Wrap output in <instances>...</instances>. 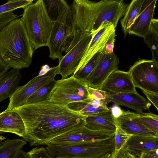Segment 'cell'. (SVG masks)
Masks as SVG:
<instances>
[{
    "label": "cell",
    "mask_w": 158,
    "mask_h": 158,
    "mask_svg": "<svg viewBox=\"0 0 158 158\" xmlns=\"http://www.w3.org/2000/svg\"><path fill=\"white\" fill-rule=\"evenodd\" d=\"M12 110L23 119L25 127L23 138L31 146L46 145L53 138L85 125V116L48 100Z\"/></svg>",
    "instance_id": "obj_1"
},
{
    "label": "cell",
    "mask_w": 158,
    "mask_h": 158,
    "mask_svg": "<svg viewBox=\"0 0 158 158\" xmlns=\"http://www.w3.org/2000/svg\"><path fill=\"white\" fill-rule=\"evenodd\" d=\"M34 51L21 18L12 20L0 30V56L10 68H28Z\"/></svg>",
    "instance_id": "obj_2"
},
{
    "label": "cell",
    "mask_w": 158,
    "mask_h": 158,
    "mask_svg": "<svg viewBox=\"0 0 158 158\" xmlns=\"http://www.w3.org/2000/svg\"><path fill=\"white\" fill-rule=\"evenodd\" d=\"M23 9L21 19L34 51L47 46L54 22L48 14L44 1L37 0Z\"/></svg>",
    "instance_id": "obj_3"
},
{
    "label": "cell",
    "mask_w": 158,
    "mask_h": 158,
    "mask_svg": "<svg viewBox=\"0 0 158 158\" xmlns=\"http://www.w3.org/2000/svg\"><path fill=\"white\" fill-rule=\"evenodd\" d=\"M73 30V15L71 6L67 3L60 10L54 22L47 46L49 56L60 61L66 54L71 44Z\"/></svg>",
    "instance_id": "obj_4"
},
{
    "label": "cell",
    "mask_w": 158,
    "mask_h": 158,
    "mask_svg": "<svg viewBox=\"0 0 158 158\" xmlns=\"http://www.w3.org/2000/svg\"><path fill=\"white\" fill-rule=\"evenodd\" d=\"M46 149L52 156L72 158H98L114 150V138L92 143L70 145L48 144Z\"/></svg>",
    "instance_id": "obj_5"
},
{
    "label": "cell",
    "mask_w": 158,
    "mask_h": 158,
    "mask_svg": "<svg viewBox=\"0 0 158 158\" xmlns=\"http://www.w3.org/2000/svg\"><path fill=\"white\" fill-rule=\"evenodd\" d=\"M85 82L73 75L56 81L51 92L48 101L51 102L67 106L74 102L88 98V93Z\"/></svg>",
    "instance_id": "obj_6"
},
{
    "label": "cell",
    "mask_w": 158,
    "mask_h": 158,
    "mask_svg": "<svg viewBox=\"0 0 158 158\" xmlns=\"http://www.w3.org/2000/svg\"><path fill=\"white\" fill-rule=\"evenodd\" d=\"M128 72L135 87L158 94V64L153 60H139Z\"/></svg>",
    "instance_id": "obj_7"
},
{
    "label": "cell",
    "mask_w": 158,
    "mask_h": 158,
    "mask_svg": "<svg viewBox=\"0 0 158 158\" xmlns=\"http://www.w3.org/2000/svg\"><path fill=\"white\" fill-rule=\"evenodd\" d=\"M115 133L93 130L83 126L53 138L48 144L65 145L95 143L112 138Z\"/></svg>",
    "instance_id": "obj_8"
},
{
    "label": "cell",
    "mask_w": 158,
    "mask_h": 158,
    "mask_svg": "<svg viewBox=\"0 0 158 158\" xmlns=\"http://www.w3.org/2000/svg\"><path fill=\"white\" fill-rule=\"evenodd\" d=\"M119 64V58L114 52L107 53L104 49L85 82L88 86L102 90L104 83L109 76L118 69Z\"/></svg>",
    "instance_id": "obj_9"
},
{
    "label": "cell",
    "mask_w": 158,
    "mask_h": 158,
    "mask_svg": "<svg viewBox=\"0 0 158 158\" xmlns=\"http://www.w3.org/2000/svg\"><path fill=\"white\" fill-rule=\"evenodd\" d=\"M97 32L86 33L83 35L76 44L59 61L57 66V74L65 79L73 75L94 35Z\"/></svg>",
    "instance_id": "obj_10"
},
{
    "label": "cell",
    "mask_w": 158,
    "mask_h": 158,
    "mask_svg": "<svg viewBox=\"0 0 158 158\" xmlns=\"http://www.w3.org/2000/svg\"><path fill=\"white\" fill-rule=\"evenodd\" d=\"M127 5L123 0H103L96 2L97 17L91 32H97L102 23H110L116 28Z\"/></svg>",
    "instance_id": "obj_11"
},
{
    "label": "cell",
    "mask_w": 158,
    "mask_h": 158,
    "mask_svg": "<svg viewBox=\"0 0 158 158\" xmlns=\"http://www.w3.org/2000/svg\"><path fill=\"white\" fill-rule=\"evenodd\" d=\"M57 66L52 67L44 75L35 76L23 85L19 86L10 98L8 106L6 109L11 110L26 104L28 98L40 87L47 82L55 79L57 75Z\"/></svg>",
    "instance_id": "obj_12"
},
{
    "label": "cell",
    "mask_w": 158,
    "mask_h": 158,
    "mask_svg": "<svg viewBox=\"0 0 158 158\" xmlns=\"http://www.w3.org/2000/svg\"><path fill=\"white\" fill-rule=\"evenodd\" d=\"M116 28L110 23H102L87 47L75 73L83 68L96 53L103 50L113 36L116 35Z\"/></svg>",
    "instance_id": "obj_13"
},
{
    "label": "cell",
    "mask_w": 158,
    "mask_h": 158,
    "mask_svg": "<svg viewBox=\"0 0 158 158\" xmlns=\"http://www.w3.org/2000/svg\"><path fill=\"white\" fill-rule=\"evenodd\" d=\"M115 124L124 133L132 135L158 136L147 127L138 118V114L123 110L121 115L114 119Z\"/></svg>",
    "instance_id": "obj_14"
},
{
    "label": "cell",
    "mask_w": 158,
    "mask_h": 158,
    "mask_svg": "<svg viewBox=\"0 0 158 158\" xmlns=\"http://www.w3.org/2000/svg\"><path fill=\"white\" fill-rule=\"evenodd\" d=\"M156 2V0H143L139 14L128 33L144 37L149 30Z\"/></svg>",
    "instance_id": "obj_15"
},
{
    "label": "cell",
    "mask_w": 158,
    "mask_h": 158,
    "mask_svg": "<svg viewBox=\"0 0 158 158\" xmlns=\"http://www.w3.org/2000/svg\"><path fill=\"white\" fill-rule=\"evenodd\" d=\"M107 98L110 102L131 108L139 114L149 109L151 106L149 102L136 91L122 93H112L107 91Z\"/></svg>",
    "instance_id": "obj_16"
},
{
    "label": "cell",
    "mask_w": 158,
    "mask_h": 158,
    "mask_svg": "<svg viewBox=\"0 0 158 158\" xmlns=\"http://www.w3.org/2000/svg\"><path fill=\"white\" fill-rule=\"evenodd\" d=\"M102 90L112 93L136 91L128 72L118 69L109 76L104 83Z\"/></svg>",
    "instance_id": "obj_17"
},
{
    "label": "cell",
    "mask_w": 158,
    "mask_h": 158,
    "mask_svg": "<svg viewBox=\"0 0 158 158\" xmlns=\"http://www.w3.org/2000/svg\"><path fill=\"white\" fill-rule=\"evenodd\" d=\"M0 132L14 133L23 138L25 127L20 116L12 110H6L0 113Z\"/></svg>",
    "instance_id": "obj_18"
},
{
    "label": "cell",
    "mask_w": 158,
    "mask_h": 158,
    "mask_svg": "<svg viewBox=\"0 0 158 158\" xmlns=\"http://www.w3.org/2000/svg\"><path fill=\"white\" fill-rule=\"evenodd\" d=\"M123 148L139 157L142 152L158 149V136L132 135Z\"/></svg>",
    "instance_id": "obj_19"
},
{
    "label": "cell",
    "mask_w": 158,
    "mask_h": 158,
    "mask_svg": "<svg viewBox=\"0 0 158 158\" xmlns=\"http://www.w3.org/2000/svg\"><path fill=\"white\" fill-rule=\"evenodd\" d=\"M85 126L95 131L115 132L114 118L110 111L85 116Z\"/></svg>",
    "instance_id": "obj_20"
},
{
    "label": "cell",
    "mask_w": 158,
    "mask_h": 158,
    "mask_svg": "<svg viewBox=\"0 0 158 158\" xmlns=\"http://www.w3.org/2000/svg\"><path fill=\"white\" fill-rule=\"evenodd\" d=\"M21 77L19 70L15 69L0 77V102L13 94L19 87Z\"/></svg>",
    "instance_id": "obj_21"
},
{
    "label": "cell",
    "mask_w": 158,
    "mask_h": 158,
    "mask_svg": "<svg viewBox=\"0 0 158 158\" xmlns=\"http://www.w3.org/2000/svg\"><path fill=\"white\" fill-rule=\"evenodd\" d=\"M143 0H133L127 5L123 18L120 20L124 35H126L129 29L138 16Z\"/></svg>",
    "instance_id": "obj_22"
},
{
    "label": "cell",
    "mask_w": 158,
    "mask_h": 158,
    "mask_svg": "<svg viewBox=\"0 0 158 158\" xmlns=\"http://www.w3.org/2000/svg\"><path fill=\"white\" fill-rule=\"evenodd\" d=\"M26 143L25 141L22 139L0 140V158H16Z\"/></svg>",
    "instance_id": "obj_23"
},
{
    "label": "cell",
    "mask_w": 158,
    "mask_h": 158,
    "mask_svg": "<svg viewBox=\"0 0 158 158\" xmlns=\"http://www.w3.org/2000/svg\"><path fill=\"white\" fill-rule=\"evenodd\" d=\"M143 38L151 51L152 60L158 64V19H153L149 30Z\"/></svg>",
    "instance_id": "obj_24"
},
{
    "label": "cell",
    "mask_w": 158,
    "mask_h": 158,
    "mask_svg": "<svg viewBox=\"0 0 158 158\" xmlns=\"http://www.w3.org/2000/svg\"><path fill=\"white\" fill-rule=\"evenodd\" d=\"M69 108L78 112L84 116L91 115L110 111L108 107L96 108L90 103L89 99L74 102L67 106Z\"/></svg>",
    "instance_id": "obj_25"
},
{
    "label": "cell",
    "mask_w": 158,
    "mask_h": 158,
    "mask_svg": "<svg viewBox=\"0 0 158 158\" xmlns=\"http://www.w3.org/2000/svg\"><path fill=\"white\" fill-rule=\"evenodd\" d=\"M56 81L53 79L44 84L28 98L26 104L34 103L48 100L49 95Z\"/></svg>",
    "instance_id": "obj_26"
},
{
    "label": "cell",
    "mask_w": 158,
    "mask_h": 158,
    "mask_svg": "<svg viewBox=\"0 0 158 158\" xmlns=\"http://www.w3.org/2000/svg\"><path fill=\"white\" fill-rule=\"evenodd\" d=\"M103 50L96 53L83 68L76 71L72 75L76 78L85 82L86 79L94 67Z\"/></svg>",
    "instance_id": "obj_27"
},
{
    "label": "cell",
    "mask_w": 158,
    "mask_h": 158,
    "mask_svg": "<svg viewBox=\"0 0 158 158\" xmlns=\"http://www.w3.org/2000/svg\"><path fill=\"white\" fill-rule=\"evenodd\" d=\"M43 1L48 14L53 22L60 10L67 3L64 0Z\"/></svg>",
    "instance_id": "obj_28"
},
{
    "label": "cell",
    "mask_w": 158,
    "mask_h": 158,
    "mask_svg": "<svg viewBox=\"0 0 158 158\" xmlns=\"http://www.w3.org/2000/svg\"><path fill=\"white\" fill-rule=\"evenodd\" d=\"M138 118L143 124L153 132L158 134V116L153 113L142 112Z\"/></svg>",
    "instance_id": "obj_29"
},
{
    "label": "cell",
    "mask_w": 158,
    "mask_h": 158,
    "mask_svg": "<svg viewBox=\"0 0 158 158\" xmlns=\"http://www.w3.org/2000/svg\"><path fill=\"white\" fill-rule=\"evenodd\" d=\"M19 17L13 11L0 14V31L4 26ZM10 68L3 62L0 56V77L7 72Z\"/></svg>",
    "instance_id": "obj_30"
},
{
    "label": "cell",
    "mask_w": 158,
    "mask_h": 158,
    "mask_svg": "<svg viewBox=\"0 0 158 158\" xmlns=\"http://www.w3.org/2000/svg\"><path fill=\"white\" fill-rule=\"evenodd\" d=\"M33 0H9L0 6V14L9 11H11L19 8H24L32 3Z\"/></svg>",
    "instance_id": "obj_31"
},
{
    "label": "cell",
    "mask_w": 158,
    "mask_h": 158,
    "mask_svg": "<svg viewBox=\"0 0 158 158\" xmlns=\"http://www.w3.org/2000/svg\"><path fill=\"white\" fill-rule=\"evenodd\" d=\"M132 135L124 133L117 128L114 135L115 146L114 151H118L123 148Z\"/></svg>",
    "instance_id": "obj_32"
},
{
    "label": "cell",
    "mask_w": 158,
    "mask_h": 158,
    "mask_svg": "<svg viewBox=\"0 0 158 158\" xmlns=\"http://www.w3.org/2000/svg\"><path fill=\"white\" fill-rule=\"evenodd\" d=\"M26 153L29 158H54L48 153L44 147L34 148Z\"/></svg>",
    "instance_id": "obj_33"
},
{
    "label": "cell",
    "mask_w": 158,
    "mask_h": 158,
    "mask_svg": "<svg viewBox=\"0 0 158 158\" xmlns=\"http://www.w3.org/2000/svg\"><path fill=\"white\" fill-rule=\"evenodd\" d=\"M86 88L88 93V98L104 100L107 98V91L92 88L87 85Z\"/></svg>",
    "instance_id": "obj_34"
},
{
    "label": "cell",
    "mask_w": 158,
    "mask_h": 158,
    "mask_svg": "<svg viewBox=\"0 0 158 158\" xmlns=\"http://www.w3.org/2000/svg\"><path fill=\"white\" fill-rule=\"evenodd\" d=\"M110 158H139L127 150L122 148L118 151H113Z\"/></svg>",
    "instance_id": "obj_35"
},
{
    "label": "cell",
    "mask_w": 158,
    "mask_h": 158,
    "mask_svg": "<svg viewBox=\"0 0 158 158\" xmlns=\"http://www.w3.org/2000/svg\"><path fill=\"white\" fill-rule=\"evenodd\" d=\"M143 92L145 95L148 100L152 103L158 110V94L149 92L144 90H142Z\"/></svg>",
    "instance_id": "obj_36"
},
{
    "label": "cell",
    "mask_w": 158,
    "mask_h": 158,
    "mask_svg": "<svg viewBox=\"0 0 158 158\" xmlns=\"http://www.w3.org/2000/svg\"><path fill=\"white\" fill-rule=\"evenodd\" d=\"M158 149L151 150L142 152L139 158H158Z\"/></svg>",
    "instance_id": "obj_37"
},
{
    "label": "cell",
    "mask_w": 158,
    "mask_h": 158,
    "mask_svg": "<svg viewBox=\"0 0 158 158\" xmlns=\"http://www.w3.org/2000/svg\"><path fill=\"white\" fill-rule=\"evenodd\" d=\"M111 114L114 119L116 118L119 117L122 114L123 110L115 104L114 105L111 107L109 108Z\"/></svg>",
    "instance_id": "obj_38"
},
{
    "label": "cell",
    "mask_w": 158,
    "mask_h": 158,
    "mask_svg": "<svg viewBox=\"0 0 158 158\" xmlns=\"http://www.w3.org/2000/svg\"><path fill=\"white\" fill-rule=\"evenodd\" d=\"M116 35L112 37L106 44L104 50L107 53H111L114 52V44L115 41V37Z\"/></svg>",
    "instance_id": "obj_39"
},
{
    "label": "cell",
    "mask_w": 158,
    "mask_h": 158,
    "mask_svg": "<svg viewBox=\"0 0 158 158\" xmlns=\"http://www.w3.org/2000/svg\"><path fill=\"white\" fill-rule=\"evenodd\" d=\"M16 158H29L27 153L23 151L20 150Z\"/></svg>",
    "instance_id": "obj_40"
},
{
    "label": "cell",
    "mask_w": 158,
    "mask_h": 158,
    "mask_svg": "<svg viewBox=\"0 0 158 158\" xmlns=\"http://www.w3.org/2000/svg\"><path fill=\"white\" fill-rule=\"evenodd\" d=\"M51 68L48 65L45 64L42 66L41 69L48 72L50 69Z\"/></svg>",
    "instance_id": "obj_41"
},
{
    "label": "cell",
    "mask_w": 158,
    "mask_h": 158,
    "mask_svg": "<svg viewBox=\"0 0 158 158\" xmlns=\"http://www.w3.org/2000/svg\"><path fill=\"white\" fill-rule=\"evenodd\" d=\"M48 72L45 70L41 69L39 72V73L38 75V76H42Z\"/></svg>",
    "instance_id": "obj_42"
},
{
    "label": "cell",
    "mask_w": 158,
    "mask_h": 158,
    "mask_svg": "<svg viewBox=\"0 0 158 158\" xmlns=\"http://www.w3.org/2000/svg\"><path fill=\"white\" fill-rule=\"evenodd\" d=\"M111 155V154H107L100 157L98 158H110Z\"/></svg>",
    "instance_id": "obj_43"
},
{
    "label": "cell",
    "mask_w": 158,
    "mask_h": 158,
    "mask_svg": "<svg viewBox=\"0 0 158 158\" xmlns=\"http://www.w3.org/2000/svg\"><path fill=\"white\" fill-rule=\"evenodd\" d=\"M3 133L0 132V140L1 141H2L4 140L5 139V138L3 137V136H2L1 135V134L2 133Z\"/></svg>",
    "instance_id": "obj_44"
},
{
    "label": "cell",
    "mask_w": 158,
    "mask_h": 158,
    "mask_svg": "<svg viewBox=\"0 0 158 158\" xmlns=\"http://www.w3.org/2000/svg\"><path fill=\"white\" fill-rule=\"evenodd\" d=\"M56 158H72L66 157H62V156H57L56 157Z\"/></svg>",
    "instance_id": "obj_45"
}]
</instances>
